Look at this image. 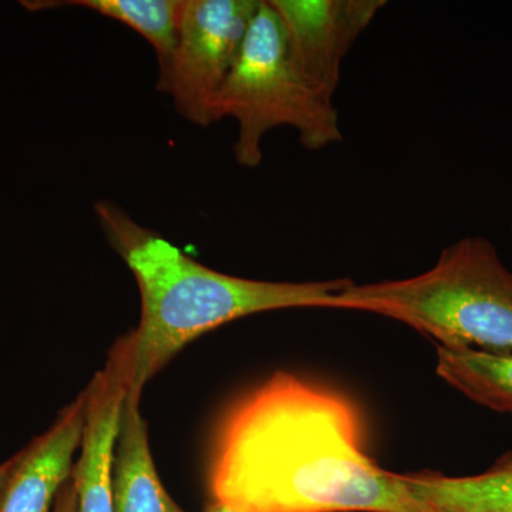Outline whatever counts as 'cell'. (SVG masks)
Returning <instances> with one entry per match:
<instances>
[{
	"mask_svg": "<svg viewBox=\"0 0 512 512\" xmlns=\"http://www.w3.org/2000/svg\"><path fill=\"white\" fill-rule=\"evenodd\" d=\"M225 117L237 123L234 157L245 168L262 163V141L278 127L298 131L306 150L343 140L333 97L299 69L268 0H261L237 62L215 99L212 121Z\"/></svg>",
	"mask_w": 512,
	"mask_h": 512,
	"instance_id": "obj_4",
	"label": "cell"
},
{
	"mask_svg": "<svg viewBox=\"0 0 512 512\" xmlns=\"http://www.w3.org/2000/svg\"><path fill=\"white\" fill-rule=\"evenodd\" d=\"M414 500L429 512H512V451L477 476L402 474Z\"/></svg>",
	"mask_w": 512,
	"mask_h": 512,
	"instance_id": "obj_10",
	"label": "cell"
},
{
	"mask_svg": "<svg viewBox=\"0 0 512 512\" xmlns=\"http://www.w3.org/2000/svg\"><path fill=\"white\" fill-rule=\"evenodd\" d=\"M437 375L487 409L512 413V353L439 349Z\"/></svg>",
	"mask_w": 512,
	"mask_h": 512,
	"instance_id": "obj_12",
	"label": "cell"
},
{
	"mask_svg": "<svg viewBox=\"0 0 512 512\" xmlns=\"http://www.w3.org/2000/svg\"><path fill=\"white\" fill-rule=\"evenodd\" d=\"M16 466V456L10 458L6 463L0 464V503H2L3 495H5L6 487H8L9 478L12 476L13 468Z\"/></svg>",
	"mask_w": 512,
	"mask_h": 512,
	"instance_id": "obj_14",
	"label": "cell"
},
{
	"mask_svg": "<svg viewBox=\"0 0 512 512\" xmlns=\"http://www.w3.org/2000/svg\"><path fill=\"white\" fill-rule=\"evenodd\" d=\"M77 497L72 477L63 485L62 490L57 494L52 512H76Z\"/></svg>",
	"mask_w": 512,
	"mask_h": 512,
	"instance_id": "obj_13",
	"label": "cell"
},
{
	"mask_svg": "<svg viewBox=\"0 0 512 512\" xmlns=\"http://www.w3.org/2000/svg\"><path fill=\"white\" fill-rule=\"evenodd\" d=\"M131 348L117 340L109 360L86 392V420L80 457L73 466L76 512H114L113 464L121 413L130 389Z\"/></svg>",
	"mask_w": 512,
	"mask_h": 512,
	"instance_id": "obj_7",
	"label": "cell"
},
{
	"mask_svg": "<svg viewBox=\"0 0 512 512\" xmlns=\"http://www.w3.org/2000/svg\"><path fill=\"white\" fill-rule=\"evenodd\" d=\"M332 512H352V511H332Z\"/></svg>",
	"mask_w": 512,
	"mask_h": 512,
	"instance_id": "obj_16",
	"label": "cell"
},
{
	"mask_svg": "<svg viewBox=\"0 0 512 512\" xmlns=\"http://www.w3.org/2000/svg\"><path fill=\"white\" fill-rule=\"evenodd\" d=\"M94 214L140 289V322L126 335L131 348L128 390L138 396L175 353L204 333L254 313L326 308L353 284L348 278L271 282L221 274L185 255L161 232L138 224L114 202H96Z\"/></svg>",
	"mask_w": 512,
	"mask_h": 512,
	"instance_id": "obj_2",
	"label": "cell"
},
{
	"mask_svg": "<svg viewBox=\"0 0 512 512\" xmlns=\"http://www.w3.org/2000/svg\"><path fill=\"white\" fill-rule=\"evenodd\" d=\"M84 420L83 392L46 433L16 454L0 512H52L57 494L72 477L73 456L82 444Z\"/></svg>",
	"mask_w": 512,
	"mask_h": 512,
	"instance_id": "obj_8",
	"label": "cell"
},
{
	"mask_svg": "<svg viewBox=\"0 0 512 512\" xmlns=\"http://www.w3.org/2000/svg\"><path fill=\"white\" fill-rule=\"evenodd\" d=\"M348 397L278 372L239 397L212 440L211 501L238 512H429L377 466Z\"/></svg>",
	"mask_w": 512,
	"mask_h": 512,
	"instance_id": "obj_1",
	"label": "cell"
},
{
	"mask_svg": "<svg viewBox=\"0 0 512 512\" xmlns=\"http://www.w3.org/2000/svg\"><path fill=\"white\" fill-rule=\"evenodd\" d=\"M326 308L399 320L437 340L440 348L512 353V272L481 237L450 245L433 268L413 278L353 282Z\"/></svg>",
	"mask_w": 512,
	"mask_h": 512,
	"instance_id": "obj_3",
	"label": "cell"
},
{
	"mask_svg": "<svg viewBox=\"0 0 512 512\" xmlns=\"http://www.w3.org/2000/svg\"><path fill=\"white\" fill-rule=\"evenodd\" d=\"M261 0H187L177 46L157 89L178 113L210 126L215 99L237 62Z\"/></svg>",
	"mask_w": 512,
	"mask_h": 512,
	"instance_id": "obj_5",
	"label": "cell"
},
{
	"mask_svg": "<svg viewBox=\"0 0 512 512\" xmlns=\"http://www.w3.org/2000/svg\"><path fill=\"white\" fill-rule=\"evenodd\" d=\"M187 0H70V2H23L26 8L77 6L117 20L144 37L156 50L158 67L164 69L177 46Z\"/></svg>",
	"mask_w": 512,
	"mask_h": 512,
	"instance_id": "obj_11",
	"label": "cell"
},
{
	"mask_svg": "<svg viewBox=\"0 0 512 512\" xmlns=\"http://www.w3.org/2000/svg\"><path fill=\"white\" fill-rule=\"evenodd\" d=\"M204 512H238V511L232 510V508L227 507V505H224L221 503H215V501H211V503L208 504V507L205 508Z\"/></svg>",
	"mask_w": 512,
	"mask_h": 512,
	"instance_id": "obj_15",
	"label": "cell"
},
{
	"mask_svg": "<svg viewBox=\"0 0 512 512\" xmlns=\"http://www.w3.org/2000/svg\"><path fill=\"white\" fill-rule=\"evenodd\" d=\"M302 73L333 97L345 57L384 0H268Z\"/></svg>",
	"mask_w": 512,
	"mask_h": 512,
	"instance_id": "obj_6",
	"label": "cell"
},
{
	"mask_svg": "<svg viewBox=\"0 0 512 512\" xmlns=\"http://www.w3.org/2000/svg\"><path fill=\"white\" fill-rule=\"evenodd\" d=\"M140 399L128 390L121 413L113 464L114 512H185L158 477Z\"/></svg>",
	"mask_w": 512,
	"mask_h": 512,
	"instance_id": "obj_9",
	"label": "cell"
}]
</instances>
